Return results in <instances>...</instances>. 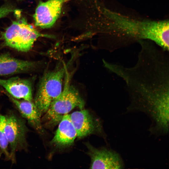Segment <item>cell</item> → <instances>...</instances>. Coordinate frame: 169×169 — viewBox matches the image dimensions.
Wrapping results in <instances>:
<instances>
[{
  "mask_svg": "<svg viewBox=\"0 0 169 169\" xmlns=\"http://www.w3.org/2000/svg\"><path fill=\"white\" fill-rule=\"evenodd\" d=\"M137 61L127 67L103 60L104 66L125 81L130 103L127 112L141 111L153 122L169 115V57L148 40H140Z\"/></svg>",
  "mask_w": 169,
  "mask_h": 169,
  "instance_id": "6da1fadb",
  "label": "cell"
},
{
  "mask_svg": "<svg viewBox=\"0 0 169 169\" xmlns=\"http://www.w3.org/2000/svg\"><path fill=\"white\" fill-rule=\"evenodd\" d=\"M103 11L109 20V26L118 33V37L116 49L125 46L128 41L131 42L139 40H149L157 42L161 37L164 31L163 25L161 21H140L131 18L116 12L104 8Z\"/></svg>",
  "mask_w": 169,
  "mask_h": 169,
  "instance_id": "7a4b0ae2",
  "label": "cell"
},
{
  "mask_svg": "<svg viewBox=\"0 0 169 169\" xmlns=\"http://www.w3.org/2000/svg\"><path fill=\"white\" fill-rule=\"evenodd\" d=\"M66 76L61 93L52 103L41 119L45 126L55 125L75 108L82 109L84 107V102L79 91L70 84L67 75Z\"/></svg>",
  "mask_w": 169,
  "mask_h": 169,
  "instance_id": "3957f363",
  "label": "cell"
},
{
  "mask_svg": "<svg viewBox=\"0 0 169 169\" xmlns=\"http://www.w3.org/2000/svg\"><path fill=\"white\" fill-rule=\"evenodd\" d=\"M66 72L65 66H58L53 70L46 71L41 77L34 101L41 116L61 93Z\"/></svg>",
  "mask_w": 169,
  "mask_h": 169,
  "instance_id": "277c9868",
  "label": "cell"
},
{
  "mask_svg": "<svg viewBox=\"0 0 169 169\" xmlns=\"http://www.w3.org/2000/svg\"><path fill=\"white\" fill-rule=\"evenodd\" d=\"M40 37L54 38L52 35L42 33L24 18L14 21L2 34L5 45L19 51L27 52Z\"/></svg>",
  "mask_w": 169,
  "mask_h": 169,
  "instance_id": "5b68a950",
  "label": "cell"
},
{
  "mask_svg": "<svg viewBox=\"0 0 169 169\" xmlns=\"http://www.w3.org/2000/svg\"><path fill=\"white\" fill-rule=\"evenodd\" d=\"M5 117V130L10 148V160L14 163L17 152L28 149L26 135L28 130L25 120L14 112H10Z\"/></svg>",
  "mask_w": 169,
  "mask_h": 169,
  "instance_id": "8992f818",
  "label": "cell"
},
{
  "mask_svg": "<svg viewBox=\"0 0 169 169\" xmlns=\"http://www.w3.org/2000/svg\"><path fill=\"white\" fill-rule=\"evenodd\" d=\"M88 154L91 160V169H121L125 167L124 162L120 154L109 148H96L87 143Z\"/></svg>",
  "mask_w": 169,
  "mask_h": 169,
  "instance_id": "52a82bcc",
  "label": "cell"
},
{
  "mask_svg": "<svg viewBox=\"0 0 169 169\" xmlns=\"http://www.w3.org/2000/svg\"><path fill=\"white\" fill-rule=\"evenodd\" d=\"M70 0H47L38 3L33 16L36 26L45 29L52 27L59 18L63 6Z\"/></svg>",
  "mask_w": 169,
  "mask_h": 169,
  "instance_id": "ba28073f",
  "label": "cell"
},
{
  "mask_svg": "<svg viewBox=\"0 0 169 169\" xmlns=\"http://www.w3.org/2000/svg\"><path fill=\"white\" fill-rule=\"evenodd\" d=\"M69 116L78 138L96 132L101 134L102 132L100 121L95 119L86 110L82 109L74 111L69 114Z\"/></svg>",
  "mask_w": 169,
  "mask_h": 169,
  "instance_id": "9c48e42d",
  "label": "cell"
},
{
  "mask_svg": "<svg viewBox=\"0 0 169 169\" xmlns=\"http://www.w3.org/2000/svg\"><path fill=\"white\" fill-rule=\"evenodd\" d=\"M0 86L15 98L33 101L32 84L29 79L18 77L0 79Z\"/></svg>",
  "mask_w": 169,
  "mask_h": 169,
  "instance_id": "30bf717a",
  "label": "cell"
},
{
  "mask_svg": "<svg viewBox=\"0 0 169 169\" xmlns=\"http://www.w3.org/2000/svg\"><path fill=\"white\" fill-rule=\"evenodd\" d=\"M5 93L29 124L38 133L42 134L44 131L42 124L41 115L34 103L24 100L18 99L7 93Z\"/></svg>",
  "mask_w": 169,
  "mask_h": 169,
  "instance_id": "8fae6325",
  "label": "cell"
},
{
  "mask_svg": "<svg viewBox=\"0 0 169 169\" xmlns=\"http://www.w3.org/2000/svg\"><path fill=\"white\" fill-rule=\"evenodd\" d=\"M37 65L36 62L17 59L8 54H0V76L29 71Z\"/></svg>",
  "mask_w": 169,
  "mask_h": 169,
  "instance_id": "7c38bea8",
  "label": "cell"
},
{
  "mask_svg": "<svg viewBox=\"0 0 169 169\" xmlns=\"http://www.w3.org/2000/svg\"><path fill=\"white\" fill-rule=\"evenodd\" d=\"M59 123L51 143L61 147L71 145L77 137V134L70 119L69 114L65 115Z\"/></svg>",
  "mask_w": 169,
  "mask_h": 169,
  "instance_id": "4fadbf2b",
  "label": "cell"
},
{
  "mask_svg": "<svg viewBox=\"0 0 169 169\" xmlns=\"http://www.w3.org/2000/svg\"><path fill=\"white\" fill-rule=\"evenodd\" d=\"M5 116L0 113V157L4 156L6 160H10L9 144L5 130Z\"/></svg>",
  "mask_w": 169,
  "mask_h": 169,
  "instance_id": "5bb4252c",
  "label": "cell"
},
{
  "mask_svg": "<svg viewBox=\"0 0 169 169\" xmlns=\"http://www.w3.org/2000/svg\"><path fill=\"white\" fill-rule=\"evenodd\" d=\"M15 9L9 5H5L0 7V19L3 18L9 13L14 12Z\"/></svg>",
  "mask_w": 169,
  "mask_h": 169,
  "instance_id": "9a60e30c",
  "label": "cell"
},
{
  "mask_svg": "<svg viewBox=\"0 0 169 169\" xmlns=\"http://www.w3.org/2000/svg\"><path fill=\"white\" fill-rule=\"evenodd\" d=\"M18 0L20 1V0Z\"/></svg>",
  "mask_w": 169,
  "mask_h": 169,
  "instance_id": "2e32d148",
  "label": "cell"
}]
</instances>
